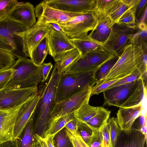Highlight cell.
Listing matches in <instances>:
<instances>
[{
	"label": "cell",
	"mask_w": 147,
	"mask_h": 147,
	"mask_svg": "<svg viewBox=\"0 0 147 147\" xmlns=\"http://www.w3.org/2000/svg\"><path fill=\"white\" fill-rule=\"evenodd\" d=\"M100 131L102 133L103 140L105 143L106 147H110V127L108 122Z\"/></svg>",
	"instance_id": "cell-48"
},
{
	"label": "cell",
	"mask_w": 147,
	"mask_h": 147,
	"mask_svg": "<svg viewBox=\"0 0 147 147\" xmlns=\"http://www.w3.org/2000/svg\"><path fill=\"white\" fill-rule=\"evenodd\" d=\"M99 147H103L102 143Z\"/></svg>",
	"instance_id": "cell-61"
},
{
	"label": "cell",
	"mask_w": 147,
	"mask_h": 147,
	"mask_svg": "<svg viewBox=\"0 0 147 147\" xmlns=\"http://www.w3.org/2000/svg\"><path fill=\"white\" fill-rule=\"evenodd\" d=\"M33 114L19 137L16 140L18 147H32L36 141L33 127Z\"/></svg>",
	"instance_id": "cell-22"
},
{
	"label": "cell",
	"mask_w": 147,
	"mask_h": 147,
	"mask_svg": "<svg viewBox=\"0 0 147 147\" xmlns=\"http://www.w3.org/2000/svg\"><path fill=\"white\" fill-rule=\"evenodd\" d=\"M137 119L138 121V126L135 130H138L142 127L147 124V117H144L140 115L137 118Z\"/></svg>",
	"instance_id": "cell-51"
},
{
	"label": "cell",
	"mask_w": 147,
	"mask_h": 147,
	"mask_svg": "<svg viewBox=\"0 0 147 147\" xmlns=\"http://www.w3.org/2000/svg\"><path fill=\"white\" fill-rule=\"evenodd\" d=\"M53 141L55 147H74L63 128L54 136Z\"/></svg>",
	"instance_id": "cell-36"
},
{
	"label": "cell",
	"mask_w": 147,
	"mask_h": 147,
	"mask_svg": "<svg viewBox=\"0 0 147 147\" xmlns=\"http://www.w3.org/2000/svg\"><path fill=\"white\" fill-rule=\"evenodd\" d=\"M137 5L126 11L119 19L117 23L125 24L134 29H136V25L135 13Z\"/></svg>",
	"instance_id": "cell-35"
},
{
	"label": "cell",
	"mask_w": 147,
	"mask_h": 147,
	"mask_svg": "<svg viewBox=\"0 0 147 147\" xmlns=\"http://www.w3.org/2000/svg\"><path fill=\"white\" fill-rule=\"evenodd\" d=\"M78 120L77 132L87 144L93 130L86 123Z\"/></svg>",
	"instance_id": "cell-40"
},
{
	"label": "cell",
	"mask_w": 147,
	"mask_h": 147,
	"mask_svg": "<svg viewBox=\"0 0 147 147\" xmlns=\"http://www.w3.org/2000/svg\"><path fill=\"white\" fill-rule=\"evenodd\" d=\"M87 101L78 110L74 112V116L78 120L86 123L96 113L99 107L90 105Z\"/></svg>",
	"instance_id": "cell-26"
},
{
	"label": "cell",
	"mask_w": 147,
	"mask_h": 147,
	"mask_svg": "<svg viewBox=\"0 0 147 147\" xmlns=\"http://www.w3.org/2000/svg\"><path fill=\"white\" fill-rule=\"evenodd\" d=\"M11 67L14 71L12 79L5 87L24 88L38 86L41 82L40 67L35 65L30 58L18 57Z\"/></svg>",
	"instance_id": "cell-2"
},
{
	"label": "cell",
	"mask_w": 147,
	"mask_h": 147,
	"mask_svg": "<svg viewBox=\"0 0 147 147\" xmlns=\"http://www.w3.org/2000/svg\"><path fill=\"white\" fill-rule=\"evenodd\" d=\"M92 88L88 85L76 94L55 103L50 115L47 129L54 121L61 117L74 113L89 100Z\"/></svg>",
	"instance_id": "cell-5"
},
{
	"label": "cell",
	"mask_w": 147,
	"mask_h": 147,
	"mask_svg": "<svg viewBox=\"0 0 147 147\" xmlns=\"http://www.w3.org/2000/svg\"><path fill=\"white\" fill-rule=\"evenodd\" d=\"M81 57L79 51L75 49L57 54L53 57L59 74L65 71Z\"/></svg>",
	"instance_id": "cell-20"
},
{
	"label": "cell",
	"mask_w": 147,
	"mask_h": 147,
	"mask_svg": "<svg viewBox=\"0 0 147 147\" xmlns=\"http://www.w3.org/2000/svg\"><path fill=\"white\" fill-rule=\"evenodd\" d=\"M115 55L104 49L89 53L80 57L63 73L72 74L96 70Z\"/></svg>",
	"instance_id": "cell-8"
},
{
	"label": "cell",
	"mask_w": 147,
	"mask_h": 147,
	"mask_svg": "<svg viewBox=\"0 0 147 147\" xmlns=\"http://www.w3.org/2000/svg\"><path fill=\"white\" fill-rule=\"evenodd\" d=\"M34 7L29 2L20 3L7 18L18 22L28 29L36 23Z\"/></svg>",
	"instance_id": "cell-17"
},
{
	"label": "cell",
	"mask_w": 147,
	"mask_h": 147,
	"mask_svg": "<svg viewBox=\"0 0 147 147\" xmlns=\"http://www.w3.org/2000/svg\"><path fill=\"white\" fill-rule=\"evenodd\" d=\"M98 18L93 12L78 15L66 22L57 24L69 39L88 35L98 24Z\"/></svg>",
	"instance_id": "cell-6"
},
{
	"label": "cell",
	"mask_w": 147,
	"mask_h": 147,
	"mask_svg": "<svg viewBox=\"0 0 147 147\" xmlns=\"http://www.w3.org/2000/svg\"><path fill=\"white\" fill-rule=\"evenodd\" d=\"M49 5L64 12L84 14L93 11L94 0H47Z\"/></svg>",
	"instance_id": "cell-13"
},
{
	"label": "cell",
	"mask_w": 147,
	"mask_h": 147,
	"mask_svg": "<svg viewBox=\"0 0 147 147\" xmlns=\"http://www.w3.org/2000/svg\"><path fill=\"white\" fill-rule=\"evenodd\" d=\"M116 1V0H94L93 12L97 17L107 15Z\"/></svg>",
	"instance_id": "cell-32"
},
{
	"label": "cell",
	"mask_w": 147,
	"mask_h": 147,
	"mask_svg": "<svg viewBox=\"0 0 147 147\" xmlns=\"http://www.w3.org/2000/svg\"><path fill=\"white\" fill-rule=\"evenodd\" d=\"M147 7H146L144 12L143 13L142 16H141L139 21L138 22H144L146 24V20H147Z\"/></svg>",
	"instance_id": "cell-56"
},
{
	"label": "cell",
	"mask_w": 147,
	"mask_h": 147,
	"mask_svg": "<svg viewBox=\"0 0 147 147\" xmlns=\"http://www.w3.org/2000/svg\"><path fill=\"white\" fill-rule=\"evenodd\" d=\"M98 18L97 26L88 36L92 40L103 45L108 38L112 27L115 24L107 15Z\"/></svg>",
	"instance_id": "cell-19"
},
{
	"label": "cell",
	"mask_w": 147,
	"mask_h": 147,
	"mask_svg": "<svg viewBox=\"0 0 147 147\" xmlns=\"http://www.w3.org/2000/svg\"><path fill=\"white\" fill-rule=\"evenodd\" d=\"M74 117V113H73L61 117L54 121L47 129L44 138L51 136H54L57 133L64 128L65 125Z\"/></svg>",
	"instance_id": "cell-28"
},
{
	"label": "cell",
	"mask_w": 147,
	"mask_h": 147,
	"mask_svg": "<svg viewBox=\"0 0 147 147\" xmlns=\"http://www.w3.org/2000/svg\"><path fill=\"white\" fill-rule=\"evenodd\" d=\"M96 70L60 75L56 91L55 103L65 100L80 91L88 85L92 88L96 84Z\"/></svg>",
	"instance_id": "cell-3"
},
{
	"label": "cell",
	"mask_w": 147,
	"mask_h": 147,
	"mask_svg": "<svg viewBox=\"0 0 147 147\" xmlns=\"http://www.w3.org/2000/svg\"><path fill=\"white\" fill-rule=\"evenodd\" d=\"M40 67L42 77L41 82L43 83L47 80L53 65L50 62L47 63H43Z\"/></svg>",
	"instance_id": "cell-47"
},
{
	"label": "cell",
	"mask_w": 147,
	"mask_h": 147,
	"mask_svg": "<svg viewBox=\"0 0 147 147\" xmlns=\"http://www.w3.org/2000/svg\"><path fill=\"white\" fill-rule=\"evenodd\" d=\"M54 136H51L43 139L48 147H55L53 141Z\"/></svg>",
	"instance_id": "cell-54"
},
{
	"label": "cell",
	"mask_w": 147,
	"mask_h": 147,
	"mask_svg": "<svg viewBox=\"0 0 147 147\" xmlns=\"http://www.w3.org/2000/svg\"><path fill=\"white\" fill-rule=\"evenodd\" d=\"M103 141V137L100 131H93L87 145L89 147H99Z\"/></svg>",
	"instance_id": "cell-45"
},
{
	"label": "cell",
	"mask_w": 147,
	"mask_h": 147,
	"mask_svg": "<svg viewBox=\"0 0 147 147\" xmlns=\"http://www.w3.org/2000/svg\"><path fill=\"white\" fill-rule=\"evenodd\" d=\"M141 105L129 108L119 107L116 114L117 123L121 131L127 135L131 132L134 122L140 114Z\"/></svg>",
	"instance_id": "cell-18"
},
{
	"label": "cell",
	"mask_w": 147,
	"mask_h": 147,
	"mask_svg": "<svg viewBox=\"0 0 147 147\" xmlns=\"http://www.w3.org/2000/svg\"><path fill=\"white\" fill-rule=\"evenodd\" d=\"M129 137L120 147H144L147 138L139 131L132 130Z\"/></svg>",
	"instance_id": "cell-30"
},
{
	"label": "cell",
	"mask_w": 147,
	"mask_h": 147,
	"mask_svg": "<svg viewBox=\"0 0 147 147\" xmlns=\"http://www.w3.org/2000/svg\"><path fill=\"white\" fill-rule=\"evenodd\" d=\"M16 58L12 53L0 49V71L10 68L15 63Z\"/></svg>",
	"instance_id": "cell-33"
},
{
	"label": "cell",
	"mask_w": 147,
	"mask_h": 147,
	"mask_svg": "<svg viewBox=\"0 0 147 147\" xmlns=\"http://www.w3.org/2000/svg\"><path fill=\"white\" fill-rule=\"evenodd\" d=\"M59 76L55 63L50 76L38 87L40 98L33 114L34 132V135L42 138H45L50 115L55 103Z\"/></svg>",
	"instance_id": "cell-1"
},
{
	"label": "cell",
	"mask_w": 147,
	"mask_h": 147,
	"mask_svg": "<svg viewBox=\"0 0 147 147\" xmlns=\"http://www.w3.org/2000/svg\"><path fill=\"white\" fill-rule=\"evenodd\" d=\"M0 49L10 52L13 54L14 50L11 45L5 40L1 38Z\"/></svg>",
	"instance_id": "cell-50"
},
{
	"label": "cell",
	"mask_w": 147,
	"mask_h": 147,
	"mask_svg": "<svg viewBox=\"0 0 147 147\" xmlns=\"http://www.w3.org/2000/svg\"><path fill=\"white\" fill-rule=\"evenodd\" d=\"M65 129L74 147H89L78 133H74L65 128Z\"/></svg>",
	"instance_id": "cell-42"
},
{
	"label": "cell",
	"mask_w": 147,
	"mask_h": 147,
	"mask_svg": "<svg viewBox=\"0 0 147 147\" xmlns=\"http://www.w3.org/2000/svg\"><path fill=\"white\" fill-rule=\"evenodd\" d=\"M0 147H18L16 140H12L0 144Z\"/></svg>",
	"instance_id": "cell-52"
},
{
	"label": "cell",
	"mask_w": 147,
	"mask_h": 147,
	"mask_svg": "<svg viewBox=\"0 0 147 147\" xmlns=\"http://www.w3.org/2000/svg\"><path fill=\"white\" fill-rule=\"evenodd\" d=\"M119 57L117 55H115L105 62L96 70L95 74L96 84L103 79L106 76L110 71L116 63Z\"/></svg>",
	"instance_id": "cell-31"
},
{
	"label": "cell",
	"mask_w": 147,
	"mask_h": 147,
	"mask_svg": "<svg viewBox=\"0 0 147 147\" xmlns=\"http://www.w3.org/2000/svg\"><path fill=\"white\" fill-rule=\"evenodd\" d=\"M121 79L111 80L101 84H95L91 88L90 96L95 94L98 95Z\"/></svg>",
	"instance_id": "cell-43"
},
{
	"label": "cell",
	"mask_w": 147,
	"mask_h": 147,
	"mask_svg": "<svg viewBox=\"0 0 147 147\" xmlns=\"http://www.w3.org/2000/svg\"><path fill=\"white\" fill-rule=\"evenodd\" d=\"M37 142V147H44L45 141L44 139L37 135H35Z\"/></svg>",
	"instance_id": "cell-55"
},
{
	"label": "cell",
	"mask_w": 147,
	"mask_h": 147,
	"mask_svg": "<svg viewBox=\"0 0 147 147\" xmlns=\"http://www.w3.org/2000/svg\"><path fill=\"white\" fill-rule=\"evenodd\" d=\"M111 111L104 107H99L96 114L86 124L93 130H100L106 124L109 118Z\"/></svg>",
	"instance_id": "cell-23"
},
{
	"label": "cell",
	"mask_w": 147,
	"mask_h": 147,
	"mask_svg": "<svg viewBox=\"0 0 147 147\" xmlns=\"http://www.w3.org/2000/svg\"><path fill=\"white\" fill-rule=\"evenodd\" d=\"M48 53L46 36L33 50L30 59L35 65L39 66L43 64Z\"/></svg>",
	"instance_id": "cell-25"
},
{
	"label": "cell",
	"mask_w": 147,
	"mask_h": 147,
	"mask_svg": "<svg viewBox=\"0 0 147 147\" xmlns=\"http://www.w3.org/2000/svg\"><path fill=\"white\" fill-rule=\"evenodd\" d=\"M47 24L51 30L64 32L63 30L57 24L54 23H49Z\"/></svg>",
	"instance_id": "cell-53"
},
{
	"label": "cell",
	"mask_w": 147,
	"mask_h": 147,
	"mask_svg": "<svg viewBox=\"0 0 147 147\" xmlns=\"http://www.w3.org/2000/svg\"><path fill=\"white\" fill-rule=\"evenodd\" d=\"M138 30L131 35L130 38L131 43L136 46L147 47V30H141L139 29Z\"/></svg>",
	"instance_id": "cell-38"
},
{
	"label": "cell",
	"mask_w": 147,
	"mask_h": 147,
	"mask_svg": "<svg viewBox=\"0 0 147 147\" xmlns=\"http://www.w3.org/2000/svg\"><path fill=\"white\" fill-rule=\"evenodd\" d=\"M146 92L141 78L134 90L121 107L129 108L141 105Z\"/></svg>",
	"instance_id": "cell-24"
},
{
	"label": "cell",
	"mask_w": 147,
	"mask_h": 147,
	"mask_svg": "<svg viewBox=\"0 0 147 147\" xmlns=\"http://www.w3.org/2000/svg\"><path fill=\"white\" fill-rule=\"evenodd\" d=\"M51 30L48 24L37 19L35 24L25 31L15 34L21 38L23 52L25 56L31 57L33 50Z\"/></svg>",
	"instance_id": "cell-10"
},
{
	"label": "cell",
	"mask_w": 147,
	"mask_h": 147,
	"mask_svg": "<svg viewBox=\"0 0 147 147\" xmlns=\"http://www.w3.org/2000/svg\"><path fill=\"white\" fill-rule=\"evenodd\" d=\"M40 98L38 92L27 100L21 108L14 126L13 140L17 139L21 134L33 114Z\"/></svg>",
	"instance_id": "cell-15"
},
{
	"label": "cell",
	"mask_w": 147,
	"mask_h": 147,
	"mask_svg": "<svg viewBox=\"0 0 147 147\" xmlns=\"http://www.w3.org/2000/svg\"><path fill=\"white\" fill-rule=\"evenodd\" d=\"M102 143L103 147H106L105 144V143L104 142L103 140Z\"/></svg>",
	"instance_id": "cell-60"
},
{
	"label": "cell",
	"mask_w": 147,
	"mask_h": 147,
	"mask_svg": "<svg viewBox=\"0 0 147 147\" xmlns=\"http://www.w3.org/2000/svg\"><path fill=\"white\" fill-rule=\"evenodd\" d=\"M141 78L134 81L107 88L103 92V105L121 107L134 90Z\"/></svg>",
	"instance_id": "cell-12"
},
{
	"label": "cell",
	"mask_w": 147,
	"mask_h": 147,
	"mask_svg": "<svg viewBox=\"0 0 147 147\" xmlns=\"http://www.w3.org/2000/svg\"><path fill=\"white\" fill-rule=\"evenodd\" d=\"M143 50L142 46H137L131 44L127 45L106 76L96 84L123 78L131 74L142 62Z\"/></svg>",
	"instance_id": "cell-4"
},
{
	"label": "cell",
	"mask_w": 147,
	"mask_h": 147,
	"mask_svg": "<svg viewBox=\"0 0 147 147\" xmlns=\"http://www.w3.org/2000/svg\"><path fill=\"white\" fill-rule=\"evenodd\" d=\"M20 3L16 0H0V20L7 18Z\"/></svg>",
	"instance_id": "cell-34"
},
{
	"label": "cell",
	"mask_w": 147,
	"mask_h": 147,
	"mask_svg": "<svg viewBox=\"0 0 147 147\" xmlns=\"http://www.w3.org/2000/svg\"><path fill=\"white\" fill-rule=\"evenodd\" d=\"M134 30L125 24L115 23L112 27L107 41L103 45L104 49L119 56L126 46L131 44L130 38Z\"/></svg>",
	"instance_id": "cell-7"
},
{
	"label": "cell",
	"mask_w": 147,
	"mask_h": 147,
	"mask_svg": "<svg viewBox=\"0 0 147 147\" xmlns=\"http://www.w3.org/2000/svg\"><path fill=\"white\" fill-rule=\"evenodd\" d=\"M47 37L48 54L53 57L57 54L76 49L64 32L51 30Z\"/></svg>",
	"instance_id": "cell-16"
},
{
	"label": "cell",
	"mask_w": 147,
	"mask_h": 147,
	"mask_svg": "<svg viewBox=\"0 0 147 147\" xmlns=\"http://www.w3.org/2000/svg\"><path fill=\"white\" fill-rule=\"evenodd\" d=\"M34 11L37 19L46 23L58 24L66 22L81 14L65 12L56 9L49 5L45 0L36 5L34 7Z\"/></svg>",
	"instance_id": "cell-14"
},
{
	"label": "cell",
	"mask_w": 147,
	"mask_h": 147,
	"mask_svg": "<svg viewBox=\"0 0 147 147\" xmlns=\"http://www.w3.org/2000/svg\"><path fill=\"white\" fill-rule=\"evenodd\" d=\"M14 71V69L11 67L0 71V89L5 87L12 79Z\"/></svg>",
	"instance_id": "cell-44"
},
{
	"label": "cell",
	"mask_w": 147,
	"mask_h": 147,
	"mask_svg": "<svg viewBox=\"0 0 147 147\" xmlns=\"http://www.w3.org/2000/svg\"><path fill=\"white\" fill-rule=\"evenodd\" d=\"M108 123L110 127V147H115L118 137L122 131L117 123L116 118H109Z\"/></svg>",
	"instance_id": "cell-37"
},
{
	"label": "cell",
	"mask_w": 147,
	"mask_h": 147,
	"mask_svg": "<svg viewBox=\"0 0 147 147\" xmlns=\"http://www.w3.org/2000/svg\"><path fill=\"white\" fill-rule=\"evenodd\" d=\"M138 27L141 30H147L146 24L144 22H140L138 24Z\"/></svg>",
	"instance_id": "cell-58"
},
{
	"label": "cell",
	"mask_w": 147,
	"mask_h": 147,
	"mask_svg": "<svg viewBox=\"0 0 147 147\" xmlns=\"http://www.w3.org/2000/svg\"><path fill=\"white\" fill-rule=\"evenodd\" d=\"M27 30L20 23L8 18L0 20V38L5 40L11 45L14 50L13 54L17 58L27 57L23 52L21 38L15 34L22 32Z\"/></svg>",
	"instance_id": "cell-9"
},
{
	"label": "cell",
	"mask_w": 147,
	"mask_h": 147,
	"mask_svg": "<svg viewBox=\"0 0 147 147\" xmlns=\"http://www.w3.org/2000/svg\"><path fill=\"white\" fill-rule=\"evenodd\" d=\"M37 86L16 89L5 87L0 89V109H6L18 106L38 93Z\"/></svg>",
	"instance_id": "cell-11"
},
{
	"label": "cell",
	"mask_w": 147,
	"mask_h": 147,
	"mask_svg": "<svg viewBox=\"0 0 147 147\" xmlns=\"http://www.w3.org/2000/svg\"><path fill=\"white\" fill-rule=\"evenodd\" d=\"M144 134L145 137L147 138V124H146L142 127L139 130H138Z\"/></svg>",
	"instance_id": "cell-59"
},
{
	"label": "cell",
	"mask_w": 147,
	"mask_h": 147,
	"mask_svg": "<svg viewBox=\"0 0 147 147\" xmlns=\"http://www.w3.org/2000/svg\"><path fill=\"white\" fill-rule=\"evenodd\" d=\"M19 111L13 118L4 123L0 124V144L13 140L14 126Z\"/></svg>",
	"instance_id": "cell-27"
},
{
	"label": "cell",
	"mask_w": 147,
	"mask_h": 147,
	"mask_svg": "<svg viewBox=\"0 0 147 147\" xmlns=\"http://www.w3.org/2000/svg\"><path fill=\"white\" fill-rule=\"evenodd\" d=\"M141 73L138 67L131 74L123 78L120 80L107 88H109L131 82L141 78Z\"/></svg>",
	"instance_id": "cell-41"
},
{
	"label": "cell",
	"mask_w": 147,
	"mask_h": 147,
	"mask_svg": "<svg viewBox=\"0 0 147 147\" xmlns=\"http://www.w3.org/2000/svg\"><path fill=\"white\" fill-rule=\"evenodd\" d=\"M25 102L11 109H0V124L4 123L13 118L18 112Z\"/></svg>",
	"instance_id": "cell-39"
},
{
	"label": "cell",
	"mask_w": 147,
	"mask_h": 147,
	"mask_svg": "<svg viewBox=\"0 0 147 147\" xmlns=\"http://www.w3.org/2000/svg\"><path fill=\"white\" fill-rule=\"evenodd\" d=\"M70 39L75 48L80 53L81 57L89 53L104 49L102 45L92 40L88 35Z\"/></svg>",
	"instance_id": "cell-21"
},
{
	"label": "cell",
	"mask_w": 147,
	"mask_h": 147,
	"mask_svg": "<svg viewBox=\"0 0 147 147\" xmlns=\"http://www.w3.org/2000/svg\"><path fill=\"white\" fill-rule=\"evenodd\" d=\"M147 0H140L137 6L135 17L136 21L137 23H138L146 8L147 7Z\"/></svg>",
	"instance_id": "cell-46"
},
{
	"label": "cell",
	"mask_w": 147,
	"mask_h": 147,
	"mask_svg": "<svg viewBox=\"0 0 147 147\" xmlns=\"http://www.w3.org/2000/svg\"><path fill=\"white\" fill-rule=\"evenodd\" d=\"M78 120L74 117L65 126L64 128H67L74 133L77 132Z\"/></svg>",
	"instance_id": "cell-49"
},
{
	"label": "cell",
	"mask_w": 147,
	"mask_h": 147,
	"mask_svg": "<svg viewBox=\"0 0 147 147\" xmlns=\"http://www.w3.org/2000/svg\"><path fill=\"white\" fill-rule=\"evenodd\" d=\"M141 78L144 88L147 90V71L142 76Z\"/></svg>",
	"instance_id": "cell-57"
},
{
	"label": "cell",
	"mask_w": 147,
	"mask_h": 147,
	"mask_svg": "<svg viewBox=\"0 0 147 147\" xmlns=\"http://www.w3.org/2000/svg\"><path fill=\"white\" fill-rule=\"evenodd\" d=\"M129 8L125 0H116L107 16L115 24L125 12Z\"/></svg>",
	"instance_id": "cell-29"
}]
</instances>
